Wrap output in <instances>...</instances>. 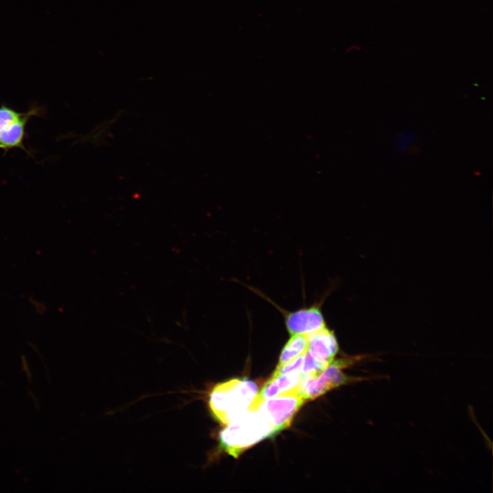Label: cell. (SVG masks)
<instances>
[{
	"label": "cell",
	"instance_id": "obj_3",
	"mask_svg": "<svg viewBox=\"0 0 493 493\" xmlns=\"http://www.w3.org/2000/svg\"><path fill=\"white\" fill-rule=\"evenodd\" d=\"M305 401L301 390L296 388L262 401L253 410L265 418L275 434L290 425Z\"/></svg>",
	"mask_w": 493,
	"mask_h": 493
},
{
	"label": "cell",
	"instance_id": "obj_2",
	"mask_svg": "<svg viewBox=\"0 0 493 493\" xmlns=\"http://www.w3.org/2000/svg\"><path fill=\"white\" fill-rule=\"evenodd\" d=\"M257 394V386L253 381L233 379L213 388L210 408L220 423L227 425L249 407Z\"/></svg>",
	"mask_w": 493,
	"mask_h": 493
},
{
	"label": "cell",
	"instance_id": "obj_5",
	"mask_svg": "<svg viewBox=\"0 0 493 493\" xmlns=\"http://www.w3.org/2000/svg\"><path fill=\"white\" fill-rule=\"evenodd\" d=\"M37 110L32 109L27 112H18L14 109L2 105L0 107V148L5 151L20 148L27 151L23 141L25 127L29 119L37 114Z\"/></svg>",
	"mask_w": 493,
	"mask_h": 493
},
{
	"label": "cell",
	"instance_id": "obj_6",
	"mask_svg": "<svg viewBox=\"0 0 493 493\" xmlns=\"http://www.w3.org/2000/svg\"><path fill=\"white\" fill-rule=\"evenodd\" d=\"M345 360L332 362L316 377L306 381L301 388L305 400H313L329 390L346 382L348 378L341 371Z\"/></svg>",
	"mask_w": 493,
	"mask_h": 493
},
{
	"label": "cell",
	"instance_id": "obj_11",
	"mask_svg": "<svg viewBox=\"0 0 493 493\" xmlns=\"http://www.w3.org/2000/svg\"><path fill=\"white\" fill-rule=\"evenodd\" d=\"M29 302L38 314L42 315L47 312V307L45 303L38 301L34 297L29 299Z\"/></svg>",
	"mask_w": 493,
	"mask_h": 493
},
{
	"label": "cell",
	"instance_id": "obj_8",
	"mask_svg": "<svg viewBox=\"0 0 493 493\" xmlns=\"http://www.w3.org/2000/svg\"><path fill=\"white\" fill-rule=\"evenodd\" d=\"M301 373L273 374L262 390L256 394L248 409H255L262 401L280 394L299 388Z\"/></svg>",
	"mask_w": 493,
	"mask_h": 493
},
{
	"label": "cell",
	"instance_id": "obj_9",
	"mask_svg": "<svg viewBox=\"0 0 493 493\" xmlns=\"http://www.w3.org/2000/svg\"><path fill=\"white\" fill-rule=\"evenodd\" d=\"M307 335H291L281 351L277 366L285 365L299 355L304 354L307 351Z\"/></svg>",
	"mask_w": 493,
	"mask_h": 493
},
{
	"label": "cell",
	"instance_id": "obj_7",
	"mask_svg": "<svg viewBox=\"0 0 493 493\" xmlns=\"http://www.w3.org/2000/svg\"><path fill=\"white\" fill-rule=\"evenodd\" d=\"M309 353L317 360L331 364L338 351V344L333 331L327 326L307 335Z\"/></svg>",
	"mask_w": 493,
	"mask_h": 493
},
{
	"label": "cell",
	"instance_id": "obj_10",
	"mask_svg": "<svg viewBox=\"0 0 493 493\" xmlns=\"http://www.w3.org/2000/svg\"><path fill=\"white\" fill-rule=\"evenodd\" d=\"M304 355L305 353L299 355L285 365L277 366L273 374L301 373L304 361Z\"/></svg>",
	"mask_w": 493,
	"mask_h": 493
},
{
	"label": "cell",
	"instance_id": "obj_1",
	"mask_svg": "<svg viewBox=\"0 0 493 493\" xmlns=\"http://www.w3.org/2000/svg\"><path fill=\"white\" fill-rule=\"evenodd\" d=\"M226 426L220 433V445L235 458L275 434L271 426L257 410L248 408Z\"/></svg>",
	"mask_w": 493,
	"mask_h": 493
},
{
	"label": "cell",
	"instance_id": "obj_4",
	"mask_svg": "<svg viewBox=\"0 0 493 493\" xmlns=\"http://www.w3.org/2000/svg\"><path fill=\"white\" fill-rule=\"evenodd\" d=\"M250 289L269 301L279 311L284 318L286 328L290 335H308L327 326L321 307L323 301L294 311H288L277 305L260 290L253 288Z\"/></svg>",
	"mask_w": 493,
	"mask_h": 493
}]
</instances>
